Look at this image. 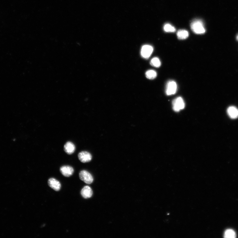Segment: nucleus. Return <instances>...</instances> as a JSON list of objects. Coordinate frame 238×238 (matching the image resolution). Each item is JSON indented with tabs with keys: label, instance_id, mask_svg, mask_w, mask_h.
<instances>
[{
	"label": "nucleus",
	"instance_id": "obj_15",
	"mask_svg": "<svg viewBox=\"0 0 238 238\" xmlns=\"http://www.w3.org/2000/svg\"><path fill=\"white\" fill-rule=\"evenodd\" d=\"M151 65L156 68L160 67L161 65V63L160 59L157 57L153 58L150 61Z\"/></svg>",
	"mask_w": 238,
	"mask_h": 238
},
{
	"label": "nucleus",
	"instance_id": "obj_17",
	"mask_svg": "<svg viewBox=\"0 0 238 238\" xmlns=\"http://www.w3.org/2000/svg\"><path fill=\"white\" fill-rule=\"evenodd\" d=\"M237 40V41H238V34L237 35V36L236 37Z\"/></svg>",
	"mask_w": 238,
	"mask_h": 238
},
{
	"label": "nucleus",
	"instance_id": "obj_7",
	"mask_svg": "<svg viewBox=\"0 0 238 238\" xmlns=\"http://www.w3.org/2000/svg\"><path fill=\"white\" fill-rule=\"evenodd\" d=\"M60 172L66 177H69L73 174L74 172L73 168L70 166H64L60 168Z\"/></svg>",
	"mask_w": 238,
	"mask_h": 238
},
{
	"label": "nucleus",
	"instance_id": "obj_14",
	"mask_svg": "<svg viewBox=\"0 0 238 238\" xmlns=\"http://www.w3.org/2000/svg\"><path fill=\"white\" fill-rule=\"evenodd\" d=\"M145 76L146 78L148 79H154L157 76V73L154 70H148L145 73Z\"/></svg>",
	"mask_w": 238,
	"mask_h": 238
},
{
	"label": "nucleus",
	"instance_id": "obj_16",
	"mask_svg": "<svg viewBox=\"0 0 238 238\" xmlns=\"http://www.w3.org/2000/svg\"><path fill=\"white\" fill-rule=\"evenodd\" d=\"M163 29L166 32H174L176 29L174 27L169 24H166L164 26Z\"/></svg>",
	"mask_w": 238,
	"mask_h": 238
},
{
	"label": "nucleus",
	"instance_id": "obj_10",
	"mask_svg": "<svg viewBox=\"0 0 238 238\" xmlns=\"http://www.w3.org/2000/svg\"><path fill=\"white\" fill-rule=\"evenodd\" d=\"M81 194L84 198H91L93 194V191L92 189L88 186H86L82 189Z\"/></svg>",
	"mask_w": 238,
	"mask_h": 238
},
{
	"label": "nucleus",
	"instance_id": "obj_8",
	"mask_svg": "<svg viewBox=\"0 0 238 238\" xmlns=\"http://www.w3.org/2000/svg\"><path fill=\"white\" fill-rule=\"evenodd\" d=\"M48 184L51 188L56 191L60 190L61 184L59 181L53 178H51L48 180Z\"/></svg>",
	"mask_w": 238,
	"mask_h": 238
},
{
	"label": "nucleus",
	"instance_id": "obj_3",
	"mask_svg": "<svg viewBox=\"0 0 238 238\" xmlns=\"http://www.w3.org/2000/svg\"><path fill=\"white\" fill-rule=\"evenodd\" d=\"M172 105L174 110L178 112L185 108V103L183 99L179 97L173 100Z\"/></svg>",
	"mask_w": 238,
	"mask_h": 238
},
{
	"label": "nucleus",
	"instance_id": "obj_6",
	"mask_svg": "<svg viewBox=\"0 0 238 238\" xmlns=\"http://www.w3.org/2000/svg\"><path fill=\"white\" fill-rule=\"evenodd\" d=\"M79 160L83 163L90 162L92 160V156L90 153L88 152L83 151L79 153Z\"/></svg>",
	"mask_w": 238,
	"mask_h": 238
},
{
	"label": "nucleus",
	"instance_id": "obj_11",
	"mask_svg": "<svg viewBox=\"0 0 238 238\" xmlns=\"http://www.w3.org/2000/svg\"><path fill=\"white\" fill-rule=\"evenodd\" d=\"M64 150L66 153L69 155H71L75 152L76 147L75 145L71 142H68L66 143L64 146Z\"/></svg>",
	"mask_w": 238,
	"mask_h": 238
},
{
	"label": "nucleus",
	"instance_id": "obj_13",
	"mask_svg": "<svg viewBox=\"0 0 238 238\" xmlns=\"http://www.w3.org/2000/svg\"><path fill=\"white\" fill-rule=\"evenodd\" d=\"M224 236L226 238H234L236 237V234L234 230L228 229L225 232Z\"/></svg>",
	"mask_w": 238,
	"mask_h": 238
},
{
	"label": "nucleus",
	"instance_id": "obj_2",
	"mask_svg": "<svg viewBox=\"0 0 238 238\" xmlns=\"http://www.w3.org/2000/svg\"><path fill=\"white\" fill-rule=\"evenodd\" d=\"M177 89V84L175 81H168L166 86V94L168 96L173 95L176 93Z\"/></svg>",
	"mask_w": 238,
	"mask_h": 238
},
{
	"label": "nucleus",
	"instance_id": "obj_12",
	"mask_svg": "<svg viewBox=\"0 0 238 238\" xmlns=\"http://www.w3.org/2000/svg\"><path fill=\"white\" fill-rule=\"evenodd\" d=\"M177 36L179 39L185 40L188 37L189 33L186 30H181L178 31Z\"/></svg>",
	"mask_w": 238,
	"mask_h": 238
},
{
	"label": "nucleus",
	"instance_id": "obj_5",
	"mask_svg": "<svg viewBox=\"0 0 238 238\" xmlns=\"http://www.w3.org/2000/svg\"><path fill=\"white\" fill-rule=\"evenodd\" d=\"M153 50V47L152 46L145 45L142 47L141 54L143 58L145 59H148L152 55Z\"/></svg>",
	"mask_w": 238,
	"mask_h": 238
},
{
	"label": "nucleus",
	"instance_id": "obj_4",
	"mask_svg": "<svg viewBox=\"0 0 238 238\" xmlns=\"http://www.w3.org/2000/svg\"><path fill=\"white\" fill-rule=\"evenodd\" d=\"M81 180L87 184H90L93 182V178L91 174L86 170H82L79 174Z\"/></svg>",
	"mask_w": 238,
	"mask_h": 238
},
{
	"label": "nucleus",
	"instance_id": "obj_9",
	"mask_svg": "<svg viewBox=\"0 0 238 238\" xmlns=\"http://www.w3.org/2000/svg\"><path fill=\"white\" fill-rule=\"evenodd\" d=\"M227 112L228 115L232 119H236L238 117V109L236 107H229L227 109Z\"/></svg>",
	"mask_w": 238,
	"mask_h": 238
},
{
	"label": "nucleus",
	"instance_id": "obj_1",
	"mask_svg": "<svg viewBox=\"0 0 238 238\" xmlns=\"http://www.w3.org/2000/svg\"><path fill=\"white\" fill-rule=\"evenodd\" d=\"M191 27L193 31L197 34H203L206 32L203 23L201 20H194L191 23Z\"/></svg>",
	"mask_w": 238,
	"mask_h": 238
}]
</instances>
